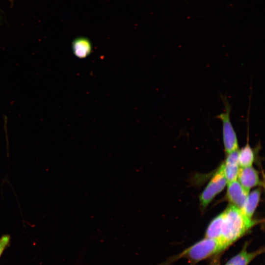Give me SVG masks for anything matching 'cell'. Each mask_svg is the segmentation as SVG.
<instances>
[{"mask_svg": "<svg viewBox=\"0 0 265 265\" xmlns=\"http://www.w3.org/2000/svg\"><path fill=\"white\" fill-rule=\"evenodd\" d=\"M223 214L220 240L228 247L245 235L257 223L245 216L240 209L232 205L227 208Z\"/></svg>", "mask_w": 265, "mask_h": 265, "instance_id": "6da1fadb", "label": "cell"}, {"mask_svg": "<svg viewBox=\"0 0 265 265\" xmlns=\"http://www.w3.org/2000/svg\"><path fill=\"white\" fill-rule=\"evenodd\" d=\"M10 242V236L9 235H4L0 237V258Z\"/></svg>", "mask_w": 265, "mask_h": 265, "instance_id": "4fadbf2b", "label": "cell"}, {"mask_svg": "<svg viewBox=\"0 0 265 265\" xmlns=\"http://www.w3.org/2000/svg\"><path fill=\"white\" fill-rule=\"evenodd\" d=\"M227 248V246L219 239L205 237L174 256L170 260V263L180 259H186L191 263L196 264L218 254Z\"/></svg>", "mask_w": 265, "mask_h": 265, "instance_id": "7a4b0ae2", "label": "cell"}, {"mask_svg": "<svg viewBox=\"0 0 265 265\" xmlns=\"http://www.w3.org/2000/svg\"><path fill=\"white\" fill-rule=\"evenodd\" d=\"M227 198L230 203L239 209L243 207L249 191L236 180L227 184Z\"/></svg>", "mask_w": 265, "mask_h": 265, "instance_id": "5b68a950", "label": "cell"}, {"mask_svg": "<svg viewBox=\"0 0 265 265\" xmlns=\"http://www.w3.org/2000/svg\"><path fill=\"white\" fill-rule=\"evenodd\" d=\"M238 154V149L227 154L225 161L221 164L227 184L237 180L239 168Z\"/></svg>", "mask_w": 265, "mask_h": 265, "instance_id": "52a82bcc", "label": "cell"}, {"mask_svg": "<svg viewBox=\"0 0 265 265\" xmlns=\"http://www.w3.org/2000/svg\"><path fill=\"white\" fill-rule=\"evenodd\" d=\"M223 212L216 216L210 223L205 233V237L219 239L223 222Z\"/></svg>", "mask_w": 265, "mask_h": 265, "instance_id": "8fae6325", "label": "cell"}, {"mask_svg": "<svg viewBox=\"0 0 265 265\" xmlns=\"http://www.w3.org/2000/svg\"><path fill=\"white\" fill-rule=\"evenodd\" d=\"M254 154L248 142L243 147L238 154V162L240 167L251 166L254 161Z\"/></svg>", "mask_w": 265, "mask_h": 265, "instance_id": "7c38bea8", "label": "cell"}, {"mask_svg": "<svg viewBox=\"0 0 265 265\" xmlns=\"http://www.w3.org/2000/svg\"><path fill=\"white\" fill-rule=\"evenodd\" d=\"M261 191L258 188L249 193L244 204L241 209L242 212L249 218L252 219L257 205L260 201Z\"/></svg>", "mask_w": 265, "mask_h": 265, "instance_id": "9c48e42d", "label": "cell"}, {"mask_svg": "<svg viewBox=\"0 0 265 265\" xmlns=\"http://www.w3.org/2000/svg\"><path fill=\"white\" fill-rule=\"evenodd\" d=\"M225 110L217 115L222 125V137L224 149L227 154L238 149V144L236 132L231 121V106L226 96H221Z\"/></svg>", "mask_w": 265, "mask_h": 265, "instance_id": "3957f363", "label": "cell"}, {"mask_svg": "<svg viewBox=\"0 0 265 265\" xmlns=\"http://www.w3.org/2000/svg\"><path fill=\"white\" fill-rule=\"evenodd\" d=\"M227 184L221 165L200 195V202L203 208H206L214 197L223 190Z\"/></svg>", "mask_w": 265, "mask_h": 265, "instance_id": "277c9868", "label": "cell"}, {"mask_svg": "<svg viewBox=\"0 0 265 265\" xmlns=\"http://www.w3.org/2000/svg\"><path fill=\"white\" fill-rule=\"evenodd\" d=\"M219 265V264H217V265Z\"/></svg>", "mask_w": 265, "mask_h": 265, "instance_id": "5bb4252c", "label": "cell"}, {"mask_svg": "<svg viewBox=\"0 0 265 265\" xmlns=\"http://www.w3.org/2000/svg\"><path fill=\"white\" fill-rule=\"evenodd\" d=\"M237 178L240 185L249 191L252 187L262 185L258 171L252 166L239 167Z\"/></svg>", "mask_w": 265, "mask_h": 265, "instance_id": "8992f818", "label": "cell"}, {"mask_svg": "<svg viewBox=\"0 0 265 265\" xmlns=\"http://www.w3.org/2000/svg\"><path fill=\"white\" fill-rule=\"evenodd\" d=\"M74 54L79 58H84L91 53L92 45L90 41L85 37H81L75 39L72 43Z\"/></svg>", "mask_w": 265, "mask_h": 265, "instance_id": "30bf717a", "label": "cell"}, {"mask_svg": "<svg viewBox=\"0 0 265 265\" xmlns=\"http://www.w3.org/2000/svg\"><path fill=\"white\" fill-rule=\"evenodd\" d=\"M264 248L261 247L253 251H248L247 243L241 251L231 258L225 265H248L253 260L264 252Z\"/></svg>", "mask_w": 265, "mask_h": 265, "instance_id": "ba28073f", "label": "cell"}]
</instances>
